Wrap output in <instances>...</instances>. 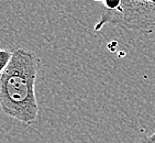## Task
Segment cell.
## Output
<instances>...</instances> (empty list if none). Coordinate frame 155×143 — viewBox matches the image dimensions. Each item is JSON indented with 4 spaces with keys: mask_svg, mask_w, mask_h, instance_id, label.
Masks as SVG:
<instances>
[{
    "mask_svg": "<svg viewBox=\"0 0 155 143\" xmlns=\"http://www.w3.org/2000/svg\"><path fill=\"white\" fill-rule=\"evenodd\" d=\"M139 143H155V132L153 134H151V135H149V137L143 138Z\"/></svg>",
    "mask_w": 155,
    "mask_h": 143,
    "instance_id": "277c9868",
    "label": "cell"
},
{
    "mask_svg": "<svg viewBox=\"0 0 155 143\" xmlns=\"http://www.w3.org/2000/svg\"><path fill=\"white\" fill-rule=\"evenodd\" d=\"M104 7L100 20L95 27L99 31L110 23L123 30L140 34L155 32V1L151 0H108L100 2Z\"/></svg>",
    "mask_w": 155,
    "mask_h": 143,
    "instance_id": "7a4b0ae2",
    "label": "cell"
},
{
    "mask_svg": "<svg viewBox=\"0 0 155 143\" xmlns=\"http://www.w3.org/2000/svg\"><path fill=\"white\" fill-rule=\"evenodd\" d=\"M12 57V51L6 50V48H0V76L2 74L7 66L9 65Z\"/></svg>",
    "mask_w": 155,
    "mask_h": 143,
    "instance_id": "3957f363",
    "label": "cell"
},
{
    "mask_svg": "<svg viewBox=\"0 0 155 143\" xmlns=\"http://www.w3.org/2000/svg\"><path fill=\"white\" fill-rule=\"evenodd\" d=\"M40 60L23 48L12 51V57L0 76V108L3 113L25 125H33L39 116L35 83Z\"/></svg>",
    "mask_w": 155,
    "mask_h": 143,
    "instance_id": "6da1fadb",
    "label": "cell"
}]
</instances>
